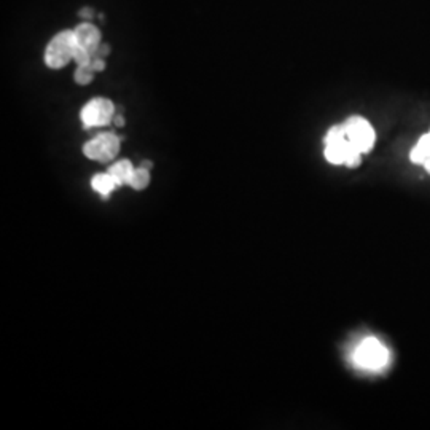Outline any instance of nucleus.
Here are the masks:
<instances>
[{"instance_id": "10", "label": "nucleus", "mask_w": 430, "mask_h": 430, "mask_svg": "<svg viewBox=\"0 0 430 430\" xmlns=\"http://www.w3.org/2000/svg\"><path fill=\"white\" fill-rule=\"evenodd\" d=\"M411 161L419 163V165H424V161L430 156V132L426 136H422L416 145L413 147L411 150Z\"/></svg>"}, {"instance_id": "4", "label": "nucleus", "mask_w": 430, "mask_h": 430, "mask_svg": "<svg viewBox=\"0 0 430 430\" xmlns=\"http://www.w3.org/2000/svg\"><path fill=\"white\" fill-rule=\"evenodd\" d=\"M354 360L367 370H380L389 360V351L376 338H367L356 349Z\"/></svg>"}, {"instance_id": "5", "label": "nucleus", "mask_w": 430, "mask_h": 430, "mask_svg": "<svg viewBox=\"0 0 430 430\" xmlns=\"http://www.w3.org/2000/svg\"><path fill=\"white\" fill-rule=\"evenodd\" d=\"M115 105L110 99L105 97H96L91 99L80 112V120L85 127H101L107 126L114 121Z\"/></svg>"}, {"instance_id": "13", "label": "nucleus", "mask_w": 430, "mask_h": 430, "mask_svg": "<svg viewBox=\"0 0 430 430\" xmlns=\"http://www.w3.org/2000/svg\"><path fill=\"white\" fill-rule=\"evenodd\" d=\"M93 58H94V54L88 50L76 47L74 51V61H75L76 65H90Z\"/></svg>"}, {"instance_id": "16", "label": "nucleus", "mask_w": 430, "mask_h": 430, "mask_svg": "<svg viewBox=\"0 0 430 430\" xmlns=\"http://www.w3.org/2000/svg\"><path fill=\"white\" fill-rule=\"evenodd\" d=\"M79 17H80V18H83V19H91V18L94 17V10H93V8H88V7H86V8H81L80 12H79Z\"/></svg>"}, {"instance_id": "8", "label": "nucleus", "mask_w": 430, "mask_h": 430, "mask_svg": "<svg viewBox=\"0 0 430 430\" xmlns=\"http://www.w3.org/2000/svg\"><path fill=\"white\" fill-rule=\"evenodd\" d=\"M132 172H134V166L130 160H120L109 167V174L115 178L119 187L126 185L130 182Z\"/></svg>"}, {"instance_id": "12", "label": "nucleus", "mask_w": 430, "mask_h": 430, "mask_svg": "<svg viewBox=\"0 0 430 430\" xmlns=\"http://www.w3.org/2000/svg\"><path fill=\"white\" fill-rule=\"evenodd\" d=\"M94 74L96 72L91 69V65H76L74 79H75L76 83L85 86V85H90L91 81H93Z\"/></svg>"}, {"instance_id": "17", "label": "nucleus", "mask_w": 430, "mask_h": 430, "mask_svg": "<svg viewBox=\"0 0 430 430\" xmlns=\"http://www.w3.org/2000/svg\"><path fill=\"white\" fill-rule=\"evenodd\" d=\"M114 125H115L116 127H123V126H125V116H123V115H115V116H114Z\"/></svg>"}, {"instance_id": "7", "label": "nucleus", "mask_w": 430, "mask_h": 430, "mask_svg": "<svg viewBox=\"0 0 430 430\" xmlns=\"http://www.w3.org/2000/svg\"><path fill=\"white\" fill-rule=\"evenodd\" d=\"M74 34L76 47L88 50L93 54H96L97 47L102 43L101 30L97 29V25L91 24L90 21H83L74 29Z\"/></svg>"}, {"instance_id": "9", "label": "nucleus", "mask_w": 430, "mask_h": 430, "mask_svg": "<svg viewBox=\"0 0 430 430\" xmlns=\"http://www.w3.org/2000/svg\"><path fill=\"white\" fill-rule=\"evenodd\" d=\"M91 187H93L97 193H101L102 198H107L116 187H119V183H116L115 178L112 177L109 172H105L94 176L93 181H91Z\"/></svg>"}, {"instance_id": "19", "label": "nucleus", "mask_w": 430, "mask_h": 430, "mask_svg": "<svg viewBox=\"0 0 430 430\" xmlns=\"http://www.w3.org/2000/svg\"><path fill=\"white\" fill-rule=\"evenodd\" d=\"M141 166H143V167H147V169H152V163L150 161H142V165Z\"/></svg>"}, {"instance_id": "3", "label": "nucleus", "mask_w": 430, "mask_h": 430, "mask_svg": "<svg viewBox=\"0 0 430 430\" xmlns=\"http://www.w3.org/2000/svg\"><path fill=\"white\" fill-rule=\"evenodd\" d=\"M121 139L114 132H101L83 145L86 158L101 163H109L119 155Z\"/></svg>"}, {"instance_id": "11", "label": "nucleus", "mask_w": 430, "mask_h": 430, "mask_svg": "<svg viewBox=\"0 0 430 430\" xmlns=\"http://www.w3.org/2000/svg\"><path fill=\"white\" fill-rule=\"evenodd\" d=\"M148 183H150V169L143 166L134 167V172H132L127 185L134 188V190H143V188L148 187Z\"/></svg>"}, {"instance_id": "18", "label": "nucleus", "mask_w": 430, "mask_h": 430, "mask_svg": "<svg viewBox=\"0 0 430 430\" xmlns=\"http://www.w3.org/2000/svg\"><path fill=\"white\" fill-rule=\"evenodd\" d=\"M424 167H426V171L430 174V156L427 158L426 161H424Z\"/></svg>"}, {"instance_id": "2", "label": "nucleus", "mask_w": 430, "mask_h": 430, "mask_svg": "<svg viewBox=\"0 0 430 430\" xmlns=\"http://www.w3.org/2000/svg\"><path fill=\"white\" fill-rule=\"evenodd\" d=\"M76 48L75 34L74 30L65 29L56 34L53 39L50 40L45 50V64L50 69H63L68 65L70 61H74V51Z\"/></svg>"}, {"instance_id": "15", "label": "nucleus", "mask_w": 430, "mask_h": 430, "mask_svg": "<svg viewBox=\"0 0 430 430\" xmlns=\"http://www.w3.org/2000/svg\"><path fill=\"white\" fill-rule=\"evenodd\" d=\"M109 54H110V45L101 43L99 47H97L94 56H101V58H107V56H109Z\"/></svg>"}, {"instance_id": "6", "label": "nucleus", "mask_w": 430, "mask_h": 430, "mask_svg": "<svg viewBox=\"0 0 430 430\" xmlns=\"http://www.w3.org/2000/svg\"><path fill=\"white\" fill-rule=\"evenodd\" d=\"M345 130L347 134V139L351 141L360 153H368L375 145V130L373 126L362 116H351L345 121Z\"/></svg>"}, {"instance_id": "1", "label": "nucleus", "mask_w": 430, "mask_h": 430, "mask_svg": "<svg viewBox=\"0 0 430 430\" xmlns=\"http://www.w3.org/2000/svg\"><path fill=\"white\" fill-rule=\"evenodd\" d=\"M362 155L347 139L345 126L330 127L325 136V158L331 165H346L356 167L360 165Z\"/></svg>"}, {"instance_id": "14", "label": "nucleus", "mask_w": 430, "mask_h": 430, "mask_svg": "<svg viewBox=\"0 0 430 430\" xmlns=\"http://www.w3.org/2000/svg\"><path fill=\"white\" fill-rule=\"evenodd\" d=\"M91 69H93L96 74H99L105 69V58H101V56H94L93 61H91Z\"/></svg>"}]
</instances>
